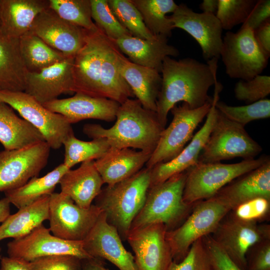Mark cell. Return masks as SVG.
I'll return each instance as SVG.
<instances>
[{
  "mask_svg": "<svg viewBox=\"0 0 270 270\" xmlns=\"http://www.w3.org/2000/svg\"><path fill=\"white\" fill-rule=\"evenodd\" d=\"M269 158L268 156H262L230 164L198 162L186 170L183 200L192 206L211 198L231 181L258 168Z\"/></svg>",
  "mask_w": 270,
  "mask_h": 270,
  "instance_id": "5",
  "label": "cell"
},
{
  "mask_svg": "<svg viewBox=\"0 0 270 270\" xmlns=\"http://www.w3.org/2000/svg\"><path fill=\"white\" fill-rule=\"evenodd\" d=\"M236 98L250 104L264 98L270 94V76L259 74L251 80H240L235 85Z\"/></svg>",
  "mask_w": 270,
  "mask_h": 270,
  "instance_id": "42",
  "label": "cell"
},
{
  "mask_svg": "<svg viewBox=\"0 0 270 270\" xmlns=\"http://www.w3.org/2000/svg\"><path fill=\"white\" fill-rule=\"evenodd\" d=\"M0 100L38 130L50 148H60L74 134L72 124L62 115L50 110L24 92L0 90Z\"/></svg>",
  "mask_w": 270,
  "mask_h": 270,
  "instance_id": "9",
  "label": "cell"
},
{
  "mask_svg": "<svg viewBox=\"0 0 270 270\" xmlns=\"http://www.w3.org/2000/svg\"><path fill=\"white\" fill-rule=\"evenodd\" d=\"M120 70L122 76L142 106L155 112L160 88L162 76L156 70L137 64L122 54Z\"/></svg>",
  "mask_w": 270,
  "mask_h": 270,
  "instance_id": "28",
  "label": "cell"
},
{
  "mask_svg": "<svg viewBox=\"0 0 270 270\" xmlns=\"http://www.w3.org/2000/svg\"><path fill=\"white\" fill-rule=\"evenodd\" d=\"M28 72L20 54L19 38L0 31V90L24 92Z\"/></svg>",
  "mask_w": 270,
  "mask_h": 270,
  "instance_id": "32",
  "label": "cell"
},
{
  "mask_svg": "<svg viewBox=\"0 0 270 270\" xmlns=\"http://www.w3.org/2000/svg\"><path fill=\"white\" fill-rule=\"evenodd\" d=\"M74 57H67L38 72H28L24 92L42 104L57 99L62 94L74 93Z\"/></svg>",
  "mask_w": 270,
  "mask_h": 270,
  "instance_id": "21",
  "label": "cell"
},
{
  "mask_svg": "<svg viewBox=\"0 0 270 270\" xmlns=\"http://www.w3.org/2000/svg\"><path fill=\"white\" fill-rule=\"evenodd\" d=\"M10 204L6 197L0 200V223L3 222L10 214Z\"/></svg>",
  "mask_w": 270,
  "mask_h": 270,
  "instance_id": "53",
  "label": "cell"
},
{
  "mask_svg": "<svg viewBox=\"0 0 270 270\" xmlns=\"http://www.w3.org/2000/svg\"><path fill=\"white\" fill-rule=\"evenodd\" d=\"M151 168L144 167L130 178L102 188L96 204L108 222L126 240L132 221L143 206L150 185Z\"/></svg>",
  "mask_w": 270,
  "mask_h": 270,
  "instance_id": "3",
  "label": "cell"
},
{
  "mask_svg": "<svg viewBox=\"0 0 270 270\" xmlns=\"http://www.w3.org/2000/svg\"><path fill=\"white\" fill-rule=\"evenodd\" d=\"M202 239L214 270H242L210 234L204 236Z\"/></svg>",
  "mask_w": 270,
  "mask_h": 270,
  "instance_id": "46",
  "label": "cell"
},
{
  "mask_svg": "<svg viewBox=\"0 0 270 270\" xmlns=\"http://www.w3.org/2000/svg\"><path fill=\"white\" fill-rule=\"evenodd\" d=\"M230 211L228 206L214 197L195 203L182 223L166 232L173 262H180L192 245L197 240L211 234Z\"/></svg>",
  "mask_w": 270,
  "mask_h": 270,
  "instance_id": "6",
  "label": "cell"
},
{
  "mask_svg": "<svg viewBox=\"0 0 270 270\" xmlns=\"http://www.w3.org/2000/svg\"><path fill=\"white\" fill-rule=\"evenodd\" d=\"M42 104L50 110L62 115L71 124L88 119L114 121L120 105L110 99L92 97L80 93H75L73 96L57 98Z\"/></svg>",
  "mask_w": 270,
  "mask_h": 270,
  "instance_id": "22",
  "label": "cell"
},
{
  "mask_svg": "<svg viewBox=\"0 0 270 270\" xmlns=\"http://www.w3.org/2000/svg\"><path fill=\"white\" fill-rule=\"evenodd\" d=\"M256 42L269 58L270 56V20L254 30Z\"/></svg>",
  "mask_w": 270,
  "mask_h": 270,
  "instance_id": "49",
  "label": "cell"
},
{
  "mask_svg": "<svg viewBox=\"0 0 270 270\" xmlns=\"http://www.w3.org/2000/svg\"></svg>",
  "mask_w": 270,
  "mask_h": 270,
  "instance_id": "56",
  "label": "cell"
},
{
  "mask_svg": "<svg viewBox=\"0 0 270 270\" xmlns=\"http://www.w3.org/2000/svg\"><path fill=\"white\" fill-rule=\"evenodd\" d=\"M42 142L45 140L38 130L0 100V142L4 150L22 148Z\"/></svg>",
  "mask_w": 270,
  "mask_h": 270,
  "instance_id": "30",
  "label": "cell"
},
{
  "mask_svg": "<svg viewBox=\"0 0 270 270\" xmlns=\"http://www.w3.org/2000/svg\"><path fill=\"white\" fill-rule=\"evenodd\" d=\"M166 231L161 223L130 230L126 240L134 252L138 270H169L173 260Z\"/></svg>",
  "mask_w": 270,
  "mask_h": 270,
  "instance_id": "15",
  "label": "cell"
},
{
  "mask_svg": "<svg viewBox=\"0 0 270 270\" xmlns=\"http://www.w3.org/2000/svg\"><path fill=\"white\" fill-rule=\"evenodd\" d=\"M217 59L202 62L194 58L176 60L166 56L160 72L162 83L156 100V114L165 128L170 111L180 102L192 108H200L212 100L210 88L217 82Z\"/></svg>",
  "mask_w": 270,
  "mask_h": 270,
  "instance_id": "1",
  "label": "cell"
},
{
  "mask_svg": "<svg viewBox=\"0 0 270 270\" xmlns=\"http://www.w3.org/2000/svg\"><path fill=\"white\" fill-rule=\"evenodd\" d=\"M59 184L60 192L70 197L78 206L88 208L101 192L104 182L94 160H88L82 162L76 169L68 170Z\"/></svg>",
  "mask_w": 270,
  "mask_h": 270,
  "instance_id": "26",
  "label": "cell"
},
{
  "mask_svg": "<svg viewBox=\"0 0 270 270\" xmlns=\"http://www.w3.org/2000/svg\"><path fill=\"white\" fill-rule=\"evenodd\" d=\"M186 170L150 186L144 204L132 221L130 229L161 223L168 231L176 228L186 219L194 206L183 200Z\"/></svg>",
  "mask_w": 270,
  "mask_h": 270,
  "instance_id": "4",
  "label": "cell"
},
{
  "mask_svg": "<svg viewBox=\"0 0 270 270\" xmlns=\"http://www.w3.org/2000/svg\"><path fill=\"white\" fill-rule=\"evenodd\" d=\"M212 103V101L200 108H192L183 102L172 108V120L162 132L157 146L145 166L151 168L176 156L191 140L198 124L206 116Z\"/></svg>",
  "mask_w": 270,
  "mask_h": 270,
  "instance_id": "10",
  "label": "cell"
},
{
  "mask_svg": "<svg viewBox=\"0 0 270 270\" xmlns=\"http://www.w3.org/2000/svg\"><path fill=\"white\" fill-rule=\"evenodd\" d=\"M214 86L212 106L204 124L176 156L168 162L158 164L151 168L150 186L164 182L172 176L188 170L198 162L199 156L216 118L217 109L215 104L219 100V94L222 86L218 82Z\"/></svg>",
  "mask_w": 270,
  "mask_h": 270,
  "instance_id": "20",
  "label": "cell"
},
{
  "mask_svg": "<svg viewBox=\"0 0 270 270\" xmlns=\"http://www.w3.org/2000/svg\"><path fill=\"white\" fill-rule=\"evenodd\" d=\"M50 196H43L10 214L0 226V241L22 238L48 220Z\"/></svg>",
  "mask_w": 270,
  "mask_h": 270,
  "instance_id": "31",
  "label": "cell"
},
{
  "mask_svg": "<svg viewBox=\"0 0 270 270\" xmlns=\"http://www.w3.org/2000/svg\"><path fill=\"white\" fill-rule=\"evenodd\" d=\"M49 7L62 19L85 30L98 28L92 20L90 0H49Z\"/></svg>",
  "mask_w": 270,
  "mask_h": 270,
  "instance_id": "37",
  "label": "cell"
},
{
  "mask_svg": "<svg viewBox=\"0 0 270 270\" xmlns=\"http://www.w3.org/2000/svg\"><path fill=\"white\" fill-rule=\"evenodd\" d=\"M8 256L30 262L58 254H70L81 259L92 258L84 250L83 241L67 240L50 234L43 224L28 235L8 242Z\"/></svg>",
  "mask_w": 270,
  "mask_h": 270,
  "instance_id": "14",
  "label": "cell"
},
{
  "mask_svg": "<svg viewBox=\"0 0 270 270\" xmlns=\"http://www.w3.org/2000/svg\"><path fill=\"white\" fill-rule=\"evenodd\" d=\"M141 14L148 30L154 36L168 38L174 28L166 14L172 13L178 6L173 0H131Z\"/></svg>",
  "mask_w": 270,
  "mask_h": 270,
  "instance_id": "35",
  "label": "cell"
},
{
  "mask_svg": "<svg viewBox=\"0 0 270 270\" xmlns=\"http://www.w3.org/2000/svg\"><path fill=\"white\" fill-rule=\"evenodd\" d=\"M270 210V200L256 198L240 204L230 212L240 220L258 222L269 216Z\"/></svg>",
  "mask_w": 270,
  "mask_h": 270,
  "instance_id": "45",
  "label": "cell"
},
{
  "mask_svg": "<svg viewBox=\"0 0 270 270\" xmlns=\"http://www.w3.org/2000/svg\"><path fill=\"white\" fill-rule=\"evenodd\" d=\"M168 38L165 36L157 35L152 39L146 40L128 36L114 41L130 62L160 73L165 58L179 55L178 50L168 44Z\"/></svg>",
  "mask_w": 270,
  "mask_h": 270,
  "instance_id": "25",
  "label": "cell"
},
{
  "mask_svg": "<svg viewBox=\"0 0 270 270\" xmlns=\"http://www.w3.org/2000/svg\"><path fill=\"white\" fill-rule=\"evenodd\" d=\"M270 20V0H258L246 22L241 27L255 30Z\"/></svg>",
  "mask_w": 270,
  "mask_h": 270,
  "instance_id": "48",
  "label": "cell"
},
{
  "mask_svg": "<svg viewBox=\"0 0 270 270\" xmlns=\"http://www.w3.org/2000/svg\"><path fill=\"white\" fill-rule=\"evenodd\" d=\"M262 150L261 146L244 126L227 118L217 110L215 122L198 162H218L238 157L254 159Z\"/></svg>",
  "mask_w": 270,
  "mask_h": 270,
  "instance_id": "7",
  "label": "cell"
},
{
  "mask_svg": "<svg viewBox=\"0 0 270 270\" xmlns=\"http://www.w3.org/2000/svg\"><path fill=\"white\" fill-rule=\"evenodd\" d=\"M50 148L46 142L0 152V192L20 188L46 166Z\"/></svg>",
  "mask_w": 270,
  "mask_h": 270,
  "instance_id": "12",
  "label": "cell"
},
{
  "mask_svg": "<svg viewBox=\"0 0 270 270\" xmlns=\"http://www.w3.org/2000/svg\"><path fill=\"white\" fill-rule=\"evenodd\" d=\"M82 260L70 254L44 256L27 262L30 270H82Z\"/></svg>",
  "mask_w": 270,
  "mask_h": 270,
  "instance_id": "44",
  "label": "cell"
},
{
  "mask_svg": "<svg viewBox=\"0 0 270 270\" xmlns=\"http://www.w3.org/2000/svg\"><path fill=\"white\" fill-rule=\"evenodd\" d=\"M246 270H270V238L252 246L246 255Z\"/></svg>",
  "mask_w": 270,
  "mask_h": 270,
  "instance_id": "47",
  "label": "cell"
},
{
  "mask_svg": "<svg viewBox=\"0 0 270 270\" xmlns=\"http://www.w3.org/2000/svg\"><path fill=\"white\" fill-rule=\"evenodd\" d=\"M108 36L98 28L86 30L84 43L74 57L73 92L102 98L100 76L102 54Z\"/></svg>",
  "mask_w": 270,
  "mask_h": 270,
  "instance_id": "16",
  "label": "cell"
},
{
  "mask_svg": "<svg viewBox=\"0 0 270 270\" xmlns=\"http://www.w3.org/2000/svg\"><path fill=\"white\" fill-rule=\"evenodd\" d=\"M19 48L28 72H39L67 58L29 30L19 38Z\"/></svg>",
  "mask_w": 270,
  "mask_h": 270,
  "instance_id": "34",
  "label": "cell"
},
{
  "mask_svg": "<svg viewBox=\"0 0 270 270\" xmlns=\"http://www.w3.org/2000/svg\"><path fill=\"white\" fill-rule=\"evenodd\" d=\"M0 252H1V248H0V258H1V256H0Z\"/></svg>",
  "mask_w": 270,
  "mask_h": 270,
  "instance_id": "54",
  "label": "cell"
},
{
  "mask_svg": "<svg viewBox=\"0 0 270 270\" xmlns=\"http://www.w3.org/2000/svg\"><path fill=\"white\" fill-rule=\"evenodd\" d=\"M169 270H214L202 238L192 245L180 262H172Z\"/></svg>",
  "mask_w": 270,
  "mask_h": 270,
  "instance_id": "43",
  "label": "cell"
},
{
  "mask_svg": "<svg viewBox=\"0 0 270 270\" xmlns=\"http://www.w3.org/2000/svg\"><path fill=\"white\" fill-rule=\"evenodd\" d=\"M102 212L95 204L82 208L62 192H53L50 196L49 230L53 235L60 238L82 241Z\"/></svg>",
  "mask_w": 270,
  "mask_h": 270,
  "instance_id": "11",
  "label": "cell"
},
{
  "mask_svg": "<svg viewBox=\"0 0 270 270\" xmlns=\"http://www.w3.org/2000/svg\"><path fill=\"white\" fill-rule=\"evenodd\" d=\"M64 164L71 168L78 163L95 160L102 156L110 148L104 138H96L84 141L76 138L74 134L64 142Z\"/></svg>",
  "mask_w": 270,
  "mask_h": 270,
  "instance_id": "36",
  "label": "cell"
},
{
  "mask_svg": "<svg viewBox=\"0 0 270 270\" xmlns=\"http://www.w3.org/2000/svg\"><path fill=\"white\" fill-rule=\"evenodd\" d=\"M0 270H30L26 262L9 256L0 259Z\"/></svg>",
  "mask_w": 270,
  "mask_h": 270,
  "instance_id": "50",
  "label": "cell"
},
{
  "mask_svg": "<svg viewBox=\"0 0 270 270\" xmlns=\"http://www.w3.org/2000/svg\"></svg>",
  "mask_w": 270,
  "mask_h": 270,
  "instance_id": "55",
  "label": "cell"
},
{
  "mask_svg": "<svg viewBox=\"0 0 270 270\" xmlns=\"http://www.w3.org/2000/svg\"><path fill=\"white\" fill-rule=\"evenodd\" d=\"M110 8L120 23L132 36L152 39L154 35L146 26L140 13L131 0H108Z\"/></svg>",
  "mask_w": 270,
  "mask_h": 270,
  "instance_id": "38",
  "label": "cell"
},
{
  "mask_svg": "<svg viewBox=\"0 0 270 270\" xmlns=\"http://www.w3.org/2000/svg\"><path fill=\"white\" fill-rule=\"evenodd\" d=\"M82 270H108L102 260L90 258L82 260Z\"/></svg>",
  "mask_w": 270,
  "mask_h": 270,
  "instance_id": "51",
  "label": "cell"
},
{
  "mask_svg": "<svg viewBox=\"0 0 270 270\" xmlns=\"http://www.w3.org/2000/svg\"><path fill=\"white\" fill-rule=\"evenodd\" d=\"M218 4V0H204L200 4V8L202 12L216 16Z\"/></svg>",
  "mask_w": 270,
  "mask_h": 270,
  "instance_id": "52",
  "label": "cell"
},
{
  "mask_svg": "<svg viewBox=\"0 0 270 270\" xmlns=\"http://www.w3.org/2000/svg\"><path fill=\"white\" fill-rule=\"evenodd\" d=\"M215 105L227 118L244 127L252 121L270 116V100L268 98L242 106H229L218 100Z\"/></svg>",
  "mask_w": 270,
  "mask_h": 270,
  "instance_id": "39",
  "label": "cell"
},
{
  "mask_svg": "<svg viewBox=\"0 0 270 270\" xmlns=\"http://www.w3.org/2000/svg\"><path fill=\"white\" fill-rule=\"evenodd\" d=\"M29 31L66 57L75 56L86 34V30L62 19L50 7L37 16Z\"/></svg>",
  "mask_w": 270,
  "mask_h": 270,
  "instance_id": "18",
  "label": "cell"
},
{
  "mask_svg": "<svg viewBox=\"0 0 270 270\" xmlns=\"http://www.w3.org/2000/svg\"><path fill=\"white\" fill-rule=\"evenodd\" d=\"M49 6V0H0V31L9 37L20 38Z\"/></svg>",
  "mask_w": 270,
  "mask_h": 270,
  "instance_id": "27",
  "label": "cell"
},
{
  "mask_svg": "<svg viewBox=\"0 0 270 270\" xmlns=\"http://www.w3.org/2000/svg\"><path fill=\"white\" fill-rule=\"evenodd\" d=\"M70 169L62 163L42 177H34L17 188L4 192L10 204L20 208L41 197L52 194L64 174Z\"/></svg>",
  "mask_w": 270,
  "mask_h": 270,
  "instance_id": "33",
  "label": "cell"
},
{
  "mask_svg": "<svg viewBox=\"0 0 270 270\" xmlns=\"http://www.w3.org/2000/svg\"><path fill=\"white\" fill-rule=\"evenodd\" d=\"M258 0H218L216 16L222 30H230L236 26L243 24Z\"/></svg>",
  "mask_w": 270,
  "mask_h": 270,
  "instance_id": "40",
  "label": "cell"
},
{
  "mask_svg": "<svg viewBox=\"0 0 270 270\" xmlns=\"http://www.w3.org/2000/svg\"><path fill=\"white\" fill-rule=\"evenodd\" d=\"M164 128L155 112L144 108L136 98H130L120 104L111 128L88 124L82 132L92 139L106 138L112 148L138 149L152 154Z\"/></svg>",
  "mask_w": 270,
  "mask_h": 270,
  "instance_id": "2",
  "label": "cell"
},
{
  "mask_svg": "<svg viewBox=\"0 0 270 270\" xmlns=\"http://www.w3.org/2000/svg\"><path fill=\"white\" fill-rule=\"evenodd\" d=\"M230 210L256 198L270 200V159L231 181L212 196Z\"/></svg>",
  "mask_w": 270,
  "mask_h": 270,
  "instance_id": "23",
  "label": "cell"
},
{
  "mask_svg": "<svg viewBox=\"0 0 270 270\" xmlns=\"http://www.w3.org/2000/svg\"><path fill=\"white\" fill-rule=\"evenodd\" d=\"M122 54L115 42L108 37L101 64V96L120 104L128 98L135 97L120 72V58Z\"/></svg>",
  "mask_w": 270,
  "mask_h": 270,
  "instance_id": "29",
  "label": "cell"
},
{
  "mask_svg": "<svg viewBox=\"0 0 270 270\" xmlns=\"http://www.w3.org/2000/svg\"><path fill=\"white\" fill-rule=\"evenodd\" d=\"M220 57L230 78L244 80L260 74L269 58L256 42L254 30L247 27H241L236 32L226 33Z\"/></svg>",
  "mask_w": 270,
  "mask_h": 270,
  "instance_id": "8",
  "label": "cell"
},
{
  "mask_svg": "<svg viewBox=\"0 0 270 270\" xmlns=\"http://www.w3.org/2000/svg\"><path fill=\"white\" fill-rule=\"evenodd\" d=\"M92 18L97 27L110 39L116 40L132 36L118 21L108 0H90Z\"/></svg>",
  "mask_w": 270,
  "mask_h": 270,
  "instance_id": "41",
  "label": "cell"
},
{
  "mask_svg": "<svg viewBox=\"0 0 270 270\" xmlns=\"http://www.w3.org/2000/svg\"><path fill=\"white\" fill-rule=\"evenodd\" d=\"M82 241L92 258L106 259L120 270H138L134 256L125 248L117 229L108 222L103 212Z\"/></svg>",
  "mask_w": 270,
  "mask_h": 270,
  "instance_id": "19",
  "label": "cell"
},
{
  "mask_svg": "<svg viewBox=\"0 0 270 270\" xmlns=\"http://www.w3.org/2000/svg\"><path fill=\"white\" fill-rule=\"evenodd\" d=\"M168 16L174 28L183 30L197 42L205 60L220 58L222 28L215 15L194 12L186 4H181Z\"/></svg>",
  "mask_w": 270,
  "mask_h": 270,
  "instance_id": "17",
  "label": "cell"
},
{
  "mask_svg": "<svg viewBox=\"0 0 270 270\" xmlns=\"http://www.w3.org/2000/svg\"><path fill=\"white\" fill-rule=\"evenodd\" d=\"M210 236L240 268L246 270L248 252L257 243L270 238V226L240 220L230 212Z\"/></svg>",
  "mask_w": 270,
  "mask_h": 270,
  "instance_id": "13",
  "label": "cell"
},
{
  "mask_svg": "<svg viewBox=\"0 0 270 270\" xmlns=\"http://www.w3.org/2000/svg\"><path fill=\"white\" fill-rule=\"evenodd\" d=\"M152 153L130 148L110 147L100 158L94 160L104 184L112 186L126 180L142 170Z\"/></svg>",
  "mask_w": 270,
  "mask_h": 270,
  "instance_id": "24",
  "label": "cell"
}]
</instances>
